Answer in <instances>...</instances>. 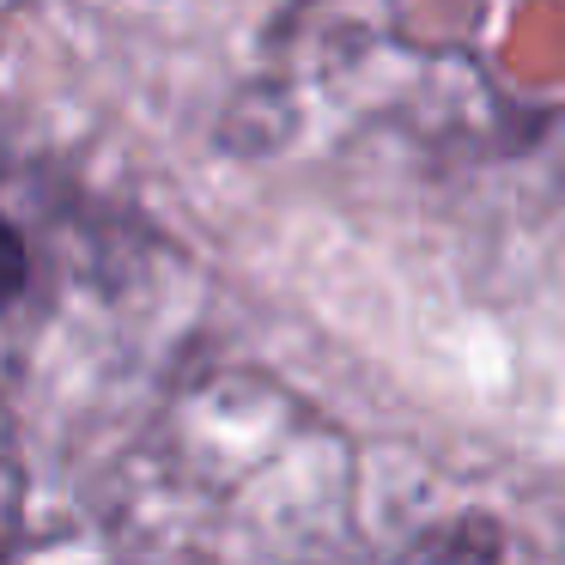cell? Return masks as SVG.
<instances>
[{"mask_svg":"<svg viewBox=\"0 0 565 565\" xmlns=\"http://www.w3.org/2000/svg\"><path fill=\"white\" fill-rule=\"evenodd\" d=\"M347 516V444L249 377L183 390L122 475V523L147 547H329Z\"/></svg>","mask_w":565,"mask_h":565,"instance_id":"6da1fadb","label":"cell"}]
</instances>
